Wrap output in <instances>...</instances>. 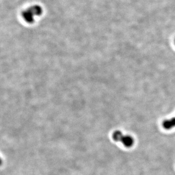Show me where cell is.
<instances>
[{"instance_id":"1","label":"cell","mask_w":175,"mask_h":175,"mask_svg":"<svg viewBox=\"0 0 175 175\" xmlns=\"http://www.w3.org/2000/svg\"><path fill=\"white\" fill-rule=\"evenodd\" d=\"M42 7L39 5H34L23 11L21 16L24 20L28 24L34 22L35 17L40 16L43 14Z\"/></svg>"},{"instance_id":"2","label":"cell","mask_w":175,"mask_h":175,"mask_svg":"<svg viewBox=\"0 0 175 175\" xmlns=\"http://www.w3.org/2000/svg\"><path fill=\"white\" fill-rule=\"evenodd\" d=\"M120 142H121L125 147H130L133 145L134 141L132 137H131L130 135H123Z\"/></svg>"},{"instance_id":"3","label":"cell","mask_w":175,"mask_h":175,"mask_svg":"<svg viewBox=\"0 0 175 175\" xmlns=\"http://www.w3.org/2000/svg\"><path fill=\"white\" fill-rule=\"evenodd\" d=\"M162 126L165 129H172L175 127V117H173L169 119L163 121L162 123Z\"/></svg>"},{"instance_id":"4","label":"cell","mask_w":175,"mask_h":175,"mask_svg":"<svg viewBox=\"0 0 175 175\" xmlns=\"http://www.w3.org/2000/svg\"><path fill=\"white\" fill-rule=\"evenodd\" d=\"M123 135V134L122 132L119 131V130H117V131L114 132V133H113V138L115 141L120 142Z\"/></svg>"}]
</instances>
